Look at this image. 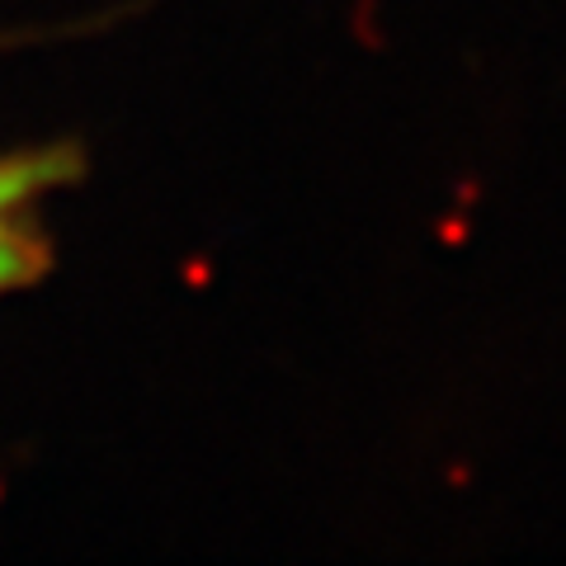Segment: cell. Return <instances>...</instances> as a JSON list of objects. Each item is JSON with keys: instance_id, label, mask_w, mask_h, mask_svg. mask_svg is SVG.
<instances>
[{"instance_id": "1", "label": "cell", "mask_w": 566, "mask_h": 566, "mask_svg": "<svg viewBox=\"0 0 566 566\" xmlns=\"http://www.w3.org/2000/svg\"><path fill=\"white\" fill-rule=\"evenodd\" d=\"M76 161L66 151L10 156L0 161V293L20 289L43 270V218L39 208L52 189H62Z\"/></svg>"}]
</instances>
